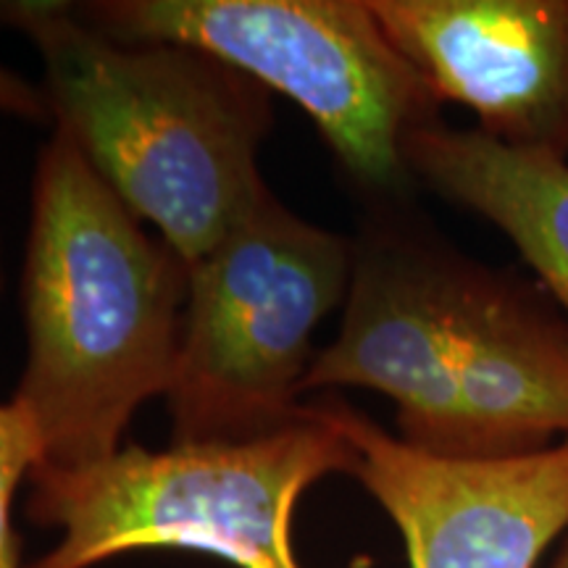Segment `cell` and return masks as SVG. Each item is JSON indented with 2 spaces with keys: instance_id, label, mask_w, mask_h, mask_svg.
<instances>
[{
  "instance_id": "52a82bcc",
  "label": "cell",
  "mask_w": 568,
  "mask_h": 568,
  "mask_svg": "<svg viewBox=\"0 0 568 568\" xmlns=\"http://www.w3.org/2000/svg\"><path fill=\"white\" fill-rule=\"evenodd\" d=\"M468 258L395 226L353 243L339 335L316 353L301 395L364 387L397 408V437L450 458L456 432V329Z\"/></svg>"
},
{
  "instance_id": "9c48e42d",
  "label": "cell",
  "mask_w": 568,
  "mask_h": 568,
  "mask_svg": "<svg viewBox=\"0 0 568 568\" xmlns=\"http://www.w3.org/2000/svg\"><path fill=\"white\" fill-rule=\"evenodd\" d=\"M450 458H516L568 439V322L518 276L468 261Z\"/></svg>"
},
{
  "instance_id": "3957f363",
  "label": "cell",
  "mask_w": 568,
  "mask_h": 568,
  "mask_svg": "<svg viewBox=\"0 0 568 568\" xmlns=\"http://www.w3.org/2000/svg\"><path fill=\"white\" fill-rule=\"evenodd\" d=\"M355 471L347 439L318 410L245 443L122 447L82 468H34L27 516L61 529L24 568H90L132 550L209 552L240 568H303L293 545L301 495Z\"/></svg>"
},
{
  "instance_id": "277c9868",
  "label": "cell",
  "mask_w": 568,
  "mask_h": 568,
  "mask_svg": "<svg viewBox=\"0 0 568 568\" xmlns=\"http://www.w3.org/2000/svg\"><path fill=\"white\" fill-rule=\"evenodd\" d=\"M351 268L353 243L272 193L190 264L166 389L174 445L245 443L293 426L314 332L345 301Z\"/></svg>"
},
{
  "instance_id": "8992f818",
  "label": "cell",
  "mask_w": 568,
  "mask_h": 568,
  "mask_svg": "<svg viewBox=\"0 0 568 568\" xmlns=\"http://www.w3.org/2000/svg\"><path fill=\"white\" fill-rule=\"evenodd\" d=\"M311 406L353 447V477L393 518L410 568H537L566 537L568 439L516 458H445L339 397Z\"/></svg>"
},
{
  "instance_id": "ba28073f",
  "label": "cell",
  "mask_w": 568,
  "mask_h": 568,
  "mask_svg": "<svg viewBox=\"0 0 568 568\" xmlns=\"http://www.w3.org/2000/svg\"><path fill=\"white\" fill-rule=\"evenodd\" d=\"M439 103L514 151L568 161V0H368Z\"/></svg>"
},
{
  "instance_id": "4fadbf2b",
  "label": "cell",
  "mask_w": 568,
  "mask_h": 568,
  "mask_svg": "<svg viewBox=\"0 0 568 568\" xmlns=\"http://www.w3.org/2000/svg\"><path fill=\"white\" fill-rule=\"evenodd\" d=\"M550 568H568V531H566L564 545H560L558 556H556V560H552V566H550Z\"/></svg>"
},
{
  "instance_id": "8fae6325",
  "label": "cell",
  "mask_w": 568,
  "mask_h": 568,
  "mask_svg": "<svg viewBox=\"0 0 568 568\" xmlns=\"http://www.w3.org/2000/svg\"><path fill=\"white\" fill-rule=\"evenodd\" d=\"M0 290H3V264H0ZM40 464V439L30 418L13 403L0 406V568H24L19 531L13 527V500L21 481L30 479Z\"/></svg>"
},
{
  "instance_id": "30bf717a",
  "label": "cell",
  "mask_w": 568,
  "mask_h": 568,
  "mask_svg": "<svg viewBox=\"0 0 568 568\" xmlns=\"http://www.w3.org/2000/svg\"><path fill=\"white\" fill-rule=\"evenodd\" d=\"M406 163L414 180L506 234L568 322V161L435 122L410 134Z\"/></svg>"
},
{
  "instance_id": "5b68a950",
  "label": "cell",
  "mask_w": 568,
  "mask_h": 568,
  "mask_svg": "<svg viewBox=\"0 0 568 568\" xmlns=\"http://www.w3.org/2000/svg\"><path fill=\"white\" fill-rule=\"evenodd\" d=\"M77 11L113 38L193 48L293 98L372 193L406 190V142L439 122L443 103L368 0H105Z\"/></svg>"
},
{
  "instance_id": "7c38bea8",
  "label": "cell",
  "mask_w": 568,
  "mask_h": 568,
  "mask_svg": "<svg viewBox=\"0 0 568 568\" xmlns=\"http://www.w3.org/2000/svg\"><path fill=\"white\" fill-rule=\"evenodd\" d=\"M0 111L34 124H45L48 119H53L45 92L6 67H0Z\"/></svg>"
},
{
  "instance_id": "6da1fadb",
  "label": "cell",
  "mask_w": 568,
  "mask_h": 568,
  "mask_svg": "<svg viewBox=\"0 0 568 568\" xmlns=\"http://www.w3.org/2000/svg\"><path fill=\"white\" fill-rule=\"evenodd\" d=\"M187 287L182 255L55 126L34 166L27 366L11 397L40 439V466L82 468L122 450L134 410L172 385Z\"/></svg>"
},
{
  "instance_id": "7a4b0ae2",
  "label": "cell",
  "mask_w": 568,
  "mask_h": 568,
  "mask_svg": "<svg viewBox=\"0 0 568 568\" xmlns=\"http://www.w3.org/2000/svg\"><path fill=\"white\" fill-rule=\"evenodd\" d=\"M0 21L40 51L55 126L187 266L268 193L264 84L193 48L113 38L71 3L13 0Z\"/></svg>"
}]
</instances>
